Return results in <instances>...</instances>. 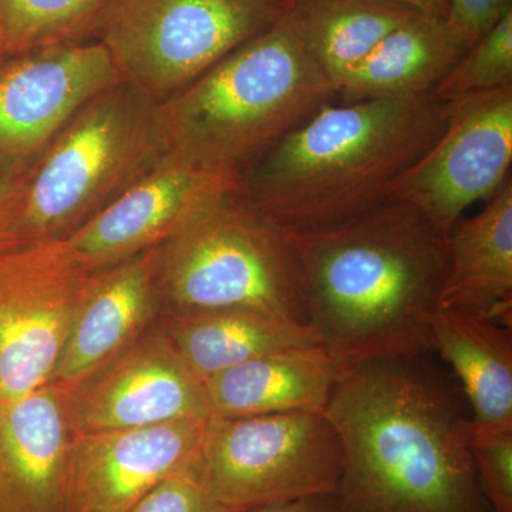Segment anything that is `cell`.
I'll return each instance as SVG.
<instances>
[{
  "label": "cell",
  "instance_id": "6da1fadb",
  "mask_svg": "<svg viewBox=\"0 0 512 512\" xmlns=\"http://www.w3.org/2000/svg\"><path fill=\"white\" fill-rule=\"evenodd\" d=\"M285 235L301 269L308 325L340 369L433 350L447 237L416 207L389 200L335 227Z\"/></svg>",
  "mask_w": 512,
  "mask_h": 512
},
{
  "label": "cell",
  "instance_id": "7a4b0ae2",
  "mask_svg": "<svg viewBox=\"0 0 512 512\" xmlns=\"http://www.w3.org/2000/svg\"><path fill=\"white\" fill-rule=\"evenodd\" d=\"M407 362L349 367L330 394L325 413L343 447L340 512H491L470 420Z\"/></svg>",
  "mask_w": 512,
  "mask_h": 512
},
{
  "label": "cell",
  "instance_id": "3957f363",
  "mask_svg": "<svg viewBox=\"0 0 512 512\" xmlns=\"http://www.w3.org/2000/svg\"><path fill=\"white\" fill-rule=\"evenodd\" d=\"M448 116L433 94L333 101L239 175L232 195L284 234L335 227L389 201Z\"/></svg>",
  "mask_w": 512,
  "mask_h": 512
},
{
  "label": "cell",
  "instance_id": "277c9868",
  "mask_svg": "<svg viewBox=\"0 0 512 512\" xmlns=\"http://www.w3.org/2000/svg\"><path fill=\"white\" fill-rule=\"evenodd\" d=\"M335 86L282 13L171 99L161 103L170 153L241 175L325 104Z\"/></svg>",
  "mask_w": 512,
  "mask_h": 512
},
{
  "label": "cell",
  "instance_id": "5b68a950",
  "mask_svg": "<svg viewBox=\"0 0 512 512\" xmlns=\"http://www.w3.org/2000/svg\"><path fill=\"white\" fill-rule=\"evenodd\" d=\"M168 154L161 103L126 82L100 93L23 180L22 245L72 234Z\"/></svg>",
  "mask_w": 512,
  "mask_h": 512
},
{
  "label": "cell",
  "instance_id": "8992f818",
  "mask_svg": "<svg viewBox=\"0 0 512 512\" xmlns=\"http://www.w3.org/2000/svg\"><path fill=\"white\" fill-rule=\"evenodd\" d=\"M232 194L158 247L161 299L175 315L255 309L308 323L288 238Z\"/></svg>",
  "mask_w": 512,
  "mask_h": 512
},
{
  "label": "cell",
  "instance_id": "52a82bcc",
  "mask_svg": "<svg viewBox=\"0 0 512 512\" xmlns=\"http://www.w3.org/2000/svg\"><path fill=\"white\" fill-rule=\"evenodd\" d=\"M282 13L278 0H113L94 40L123 82L164 103Z\"/></svg>",
  "mask_w": 512,
  "mask_h": 512
},
{
  "label": "cell",
  "instance_id": "ba28073f",
  "mask_svg": "<svg viewBox=\"0 0 512 512\" xmlns=\"http://www.w3.org/2000/svg\"><path fill=\"white\" fill-rule=\"evenodd\" d=\"M343 474L338 430L322 412L211 417L197 480L237 512L336 495Z\"/></svg>",
  "mask_w": 512,
  "mask_h": 512
},
{
  "label": "cell",
  "instance_id": "9c48e42d",
  "mask_svg": "<svg viewBox=\"0 0 512 512\" xmlns=\"http://www.w3.org/2000/svg\"><path fill=\"white\" fill-rule=\"evenodd\" d=\"M92 276L60 241L0 252V403L50 383Z\"/></svg>",
  "mask_w": 512,
  "mask_h": 512
},
{
  "label": "cell",
  "instance_id": "30bf717a",
  "mask_svg": "<svg viewBox=\"0 0 512 512\" xmlns=\"http://www.w3.org/2000/svg\"><path fill=\"white\" fill-rule=\"evenodd\" d=\"M123 82L97 40L0 62V180L22 181L80 110Z\"/></svg>",
  "mask_w": 512,
  "mask_h": 512
},
{
  "label": "cell",
  "instance_id": "8fae6325",
  "mask_svg": "<svg viewBox=\"0 0 512 512\" xmlns=\"http://www.w3.org/2000/svg\"><path fill=\"white\" fill-rule=\"evenodd\" d=\"M448 104L443 133L390 197L409 202L446 237L471 205L511 180L512 86Z\"/></svg>",
  "mask_w": 512,
  "mask_h": 512
},
{
  "label": "cell",
  "instance_id": "7c38bea8",
  "mask_svg": "<svg viewBox=\"0 0 512 512\" xmlns=\"http://www.w3.org/2000/svg\"><path fill=\"white\" fill-rule=\"evenodd\" d=\"M238 181L237 173L198 167L170 153L60 244L82 271L97 274L160 247L235 192Z\"/></svg>",
  "mask_w": 512,
  "mask_h": 512
},
{
  "label": "cell",
  "instance_id": "4fadbf2b",
  "mask_svg": "<svg viewBox=\"0 0 512 512\" xmlns=\"http://www.w3.org/2000/svg\"><path fill=\"white\" fill-rule=\"evenodd\" d=\"M208 420L76 433L63 512H127L167 478L197 474Z\"/></svg>",
  "mask_w": 512,
  "mask_h": 512
},
{
  "label": "cell",
  "instance_id": "5bb4252c",
  "mask_svg": "<svg viewBox=\"0 0 512 512\" xmlns=\"http://www.w3.org/2000/svg\"><path fill=\"white\" fill-rule=\"evenodd\" d=\"M211 416L204 382L185 365L167 335L134 342L73 390L76 433L141 429Z\"/></svg>",
  "mask_w": 512,
  "mask_h": 512
},
{
  "label": "cell",
  "instance_id": "9a60e30c",
  "mask_svg": "<svg viewBox=\"0 0 512 512\" xmlns=\"http://www.w3.org/2000/svg\"><path fill=\"white\" fill-rule=\"evenodd\" d=\"M74 436L72 389L0 403V512H63Z\"/></svg>",
  "mask_w": 512,
  "mask_h": 512
},
{
  "label": "cell",
  "instance_id": "2e32d148",
  "mask_svg": "<svg viewBox=\"0 0 512 512\" xmlns=\"http://www.w3.org/2000/svg\"><path fill=\"white\" fill-rule=\"evenodd\" d=\"M161 299L158 247L93 274L50 383L76 390L133 345Z\"/></svg>",
  "mask_w": 512,
  "mask_h": 512
},
{
  "label": "cell",
  "instance_id": "e0dca14e",
  "mask_svg": "<svg viewBox=\"0 0 512 512\" xmlns=\"http://www.w3.org/2000/svg\"><path fill=\"white\" fill-rule=\"evenodd\" d=\"M471 218H461L447 237V272L439 308L471 313L511 328V180Z\"/></svg>",
  "mask_w": 512,
  "mask_h": 512
},
{
  "label": "cell",
  "instance_id": "ac0fdd59",
  "mask_svg": "<svg viewBox=\"0 0 512 512\" xmlns=\"http://www.w3.org/2000/svg\"><path fill=\"white\" fill-rule=\"evenodd\" d=\"M338 363L320 345L249 360L205 380L211 417L322 412L339 377Z\"/></svg>",
  "mask_w": 512,
  "mask_h": 512
},
{
  "label": "cell",
  "instance_id": "d6986e66",
  "mask_svg": "<svg viewBox=\"0 0 512 512\" xmlns=\"http://www.w3.org/2000/svg\"><path fill=\"white\" fill-rule=\"evenodd\" d=\"M467 52L446 18L417 12L384 37L336 93L343 103L431 94Z\"/></svg>",
  "mask_w": 512,
  "mask_h": 512
},
{
  "label": "cell",
  "instance_id": "ffe728a7",
  "mask_svg": "<svg viewBox=\"0 0 512 512\" xmlns=\"http://www.w3.org/2000/svg\"><path fill=\"white\" fill-rule=\"evenodd\" d=\"M431 349L453 366L473 409V429L512 427V332L494 320L437 308Z\"/></svg>",
  "mask_w": 512,
  "mask_h": 512
},
{
  "label": "cell",
  "instance_id": "44dd1931",
  "mask_svg": "<svg viewBox=\"0 0 512 512\" xmlns=\"http://www.w3.org/2000/svg\"><path fill=\"white\" fill-rule=\"evenodd\" d=\"M174 318L165 335L202 382L261 356L319 345L308 323L255 309L183 313Z\"/></svg>",
  "mask_w": 512,
  "mask_h": 512
},
{
  "label": "cell",
  "instance_id": "7402d4cb",
  "mask_svg": "<svg viewBox=\"0 0 512 512\" xmlns=\"http://www.w3.org/2000/svg\"><path fill=\"white\" fill-rule=\"evenodd\" d=\"M419 10L394 0H292L284 18L335 89Z\"/></svg>",
  "mask_w": 512,
  "mask_h": 512
},
{
  "label": "cell",
  "instance_id": "603a6c76",
  "mask_svg": "<svg viewBox=\"0 0 512 512\" xmlns=\"http://www.w3.org/2000/svg\"><path fill=\"white\" fill-rule=\"evenodd\" d=\"M113 0H0V62L96 39Z\"/></svg>",
  "mask_w": 512,
  "mask_h": 512
},
{
  "label": "cell",
  "instance_id": "cb8c5ba5",
  "mask_svg": "<svg viewBox=\"0 0 512 512\" xmlns=\"http://www.w3.org/2000/svg\"><path fill=\"white\" fill-rule=\"evenodd\" d=\"M512 86V9L434 87L443 103Z\"/></svg>",
  "mask_w": 512,
  "mask_h": 512
},
{
  "label": "cell",
  "instance_id": "d4e9b609",
  "mask_svg": "<svg viewBox=\"0 0 512 512\" xmlns=\"http://www.w3.org/2000/svg\"><path fill=\"white\" fill-rule=\"evenodd\" d=\"M470 451L491 512H512V427L473 429Z\"/></svg>",
  "mask_w": 512,
  "mask_h": 512
},
{
  "label": "cell",
  "instance_id": "484cf974",
  "mask_svg": "<svg viewBox=\"0 0 512 512\" xmlns=\"http://www.w3.org/2000/svg\"><path fill=\"white\" fill-rule=\"evenodd\" d=\"M127 512H237L212 500L198 483L197 474L167 478Z\"/></svg>",
  "mask_w": 512,
  "mask_h": 512
},
{
  "label": "cell",
  "instance_id": "4316f807",
  "mask_svg": "<svg viewBox=\"0 0 512 512\" xmlns=\"http://www.w3.org/2000/svg\"><path fill=\"white\" fill-rule=\"evenodd\" d=\"M511 9L512 0H450L446 20L468 50Z\"/></svg>",
  "mask_w": 512,
  "mask_h": 512
},
{
  "label": "cell",
  "instance_id": "83f0119b",
  "mask_svg": "<svg viewBox=\"0 0 512 512\" xmlns=\"http://www.w3.org/2000/svg\"><path fill=\"white\" fill-rule=\"evenodd\" d=\"M23 180H0V252L22 245L20 214H22Z\"/></svg>",
  "mask_w": 512,
  "mask_h": 512
},
{
  "label": "cell",
  "instance_id": "f1b7e54d",
  "mask_svg": "<svg viewBox=\"0 0 512 512\" xmlns=\"http://www.w3.org/2000/svg\"><path fill=\"white\" fill-rule=\"evenodd\" d=\"M244 512H340L338 494L303 498L289 503L264 505Z\"/></svg>",
  "mask_w": 512,
  "mask_h": 512
},
{
  "label": "cell",
  "instance_id": "f546056e",
  "mask_svg": "<svg viewBox=\"0 0 512 512\" xmlns=\"http://www.w3.org/2000/svg\"><path fill=\"white\" fill-rule=\"evenodd\" d=\"M394 2L429 15L441 16V18H447L448 8H450V0H394Z\"/></svg>",
  "mask_w": 512,
  "mask_h": 512
},
{
  "label": "cell",
  "instance_id": "4dcf8cb0",
  "mask_svg": "<svg viewBox=\"0 0 512 512\" xmlns=\"http://www.w3.org/2000/svg\"><path fill=\"white\" fill-rule=\"evenodd\" d=\"M278 2L285 8V6L288 5V3H291L292 0H278Z\"/></svg>",
  "mask_w": 512,
  "mask_h": 512
}]
</instances>
